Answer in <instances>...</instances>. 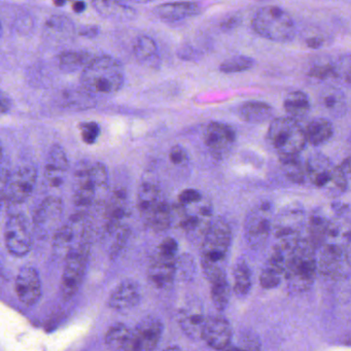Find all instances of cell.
<instances>
[{"mask_svg":"<svg viewBox=\"0 0 351 351\" xmlns=\"http://www.w3.org/2000/svg\"><path fill=\"white\" fill-rule=\"evenodd\" d=\"M82 89L95 96H108L122 89L125 71L118 59L108 55L94 57L80 77Z\"/></svg>","mask_w":351,"mask_h":351,"instance_id":"1","label":"cell"},{"mask_svg":"<svg viewBox=\"0 0 351 351\" xmlns=\"http://www.w3.org/2000/svg\"><path fill=\"white\" fill-rule=\"evenodd\" d=\"M232 241L231 227L227 221L213 219L201 243V267L209 281L225 273V263Z\"/></svg>","mask_w":351,"mask_h":351,"instance_id":"2","label":"cell"},{"mask_svg":"<svg viewBox=\"0 0 351 351\" xmlns=\"http://www.w3.org/2000/svg\"><path fill=\"white\" fill-rule=\"evenodd\" d=\"M316 250L306 238H301L287 252L285 278L291 293L309 291L317 275Z\"/></svg>","mask_w":351,"mask_h":351,"instance_id":"3","label":"cell"},{"mask_svg":"<svg viewBox=\"0 0 351 351\" xmlns=\"http://www.w3.org/2000/svg\"><path fill=\"white\" fill-rule=\"evenodd\" d=\"M110 189L106 165L99 162L77 165L73 182V201L79 207H89Z\"/></svg>","mask_w":351,"mask_h":351,"instance_id":"4","label":"cell"},{"mask_svg":"<svg viewBox=\"0 0 351 351\" xmlns=\"http://www.w3.org/2000/svg\"><path fill=\"white\" fill-rule=\"evenodd\" d=\"M252 26L258 36L271 42H291L295 36L293 17L276 5L261 8L252 19Z\"/></svg>","mask_w":351,"mask_h":351,"instance_id":"5","label":"cell"},{"mask_svg":"<svg viewBox=\"0 0 351 351\" xmlns=\"http://www.w3.org/2000/svg\"><path fill=\"white\" fill-rule=\"evenodd\" d=\"M267 141L278 154V157L300 156L308 143L305 128L289 117L276 118L271 122Z\"/></svg>","mask_w":351,"mask_h":351,"instance_id":"6","label":"cell"},{"mask_svg":"<svg viewBox=\"0 0 351 351\" xmlns=\"http://www.w3.org/2000/svg\"><path fill=\"white\" fill-rule=\"evenodd\" d=\"M304 223L305 211L302 205L291 203L281 208L273 221L275 245L289 252L301 239Z\"/></svg>","mask_w":351,"mask_h":351,"instance_id":"7","label":"cell"},{"mask_svg":"<svg viewBox=\"0 0 351 351\" xmlns=\"http://www.w3.org/2000/svg\"><path fill=\"white\" fill-rule=\"evenodd\" d=\"M273 204L261 201L252 207L244 219V238L252 250H258L266 245L273 231Z\"/></svg>","mask_w":351,"mask_h":351,"instance_id":"8","label":"cell"},{"mask_svg":"<svg viewBox=\"0 0 351 351\" xmlns=\"http://www.w3.org/2000/svg\"><path fill=\"white\" fill-rule=\"evenodd\" d=\"M38 171L32 165H23L1 176V197L8 204H22L36 188Z\"/></svg>","mask_w":351,"mask_h":351,"instance_id":"9","label":"cell"},{"mask_svg":"<svg viewBox=\"0 0 351 351\" xmlns=\"http://www.w3.org/2000/svg\"><path fill=\"white\" fill-rule=\"evenodd\" d=\"M88 241V227L83 215H77L53 236V252L57 258H65Z\"/></svg>","mask_w":351,"mask_h":351,"instance_id":"10","label":"cell"},{"mask_svg":"<svg viewBox=\"0 0 351 351\" xmlns=\"http://www.w3.org/2000/svg\"><path fill=\"white\" fill-rule=\"evenodd\" d=\"M89 254L90 244L88 243L71 252L65 260L60 287L61 295L64 301L73 299L79 291L87 270Z\"/></svg>","mask_w":351,"mask_h":351,"instance_id":"11","label":"cell"},{"mask_svg":"<svg viewBox=\"0 0 351 351\" xmlns=\"http://www.w3.org/2000/svg\"><path fill=\"white\" fill-rule=\"evenodd\" d=\"M32 228L27 219L21 213L10 215L5 221V242L10 254L24 256L29 254L34 243Z\"/></svg>","mask_w":351,"mask_h":351,"instance_id":"12","label":"cell"},{"mask_svg":"<svg viewBox=\"0 0 351 351\" xmlns=\"http://www.w3.org/2000/svg\"><path fill=\"white\" fill-rule=\"evenodd\" d=\"M345 242L346 237L341 233H328L326 241L319 248L317 258L318 273L324 277L334 278L342 270L345 260Z\"/></svg>","mask_w":351,"mask_h":351,"instance_id":"13","label":"cell"},{"mask_svg":"<svg viewBox=\"0 0 351 351\" xmlns=\"http://www.w3.org/2000/svg\"><path fill=\"white\" fill-rule=\"evenodd\" d=\"M63 202L58 197H47L34 215V232L36 237L46 239L54 236L62 227Z\"/></svg>","mask_w":351,"mask_h":351,"instance_id":"14","label":"cell"},{"mask_svg":"<svg viewBox=\"0 0 351 351\" xmlns=\"http://www.w3.org/2000/svg\"><path fill=\"white\" fill-rule=\"evenodd\" d=\"M162 332L163 324L161 320L147 316L133 328L125 351H154L159 344Z\"/></svg>","mask_w":351,"mask_h":351,"instance_id":"15","label":"cell"},{"mask_svg":"<svg viewBox=\"0 0 351 351\" xmlns=\"http://www.w3.org/2000/svg\"><path fill=\"white\" fill-rule=\"evenodd\" d=\"M204 143L215 159L223 160L231 153L235 145V130L226 123H209L205 130Z\"/></svg>","mask_w":351,"mask_h":351,"instance_id":"16","label":"cell"},{"mask_svg":"<svg viewBox=\"0 0 351 351\" xmlns=\"http://www.w3.org/2000/svg\"><path fill=\"white\" fill-rule=\"evenodd\" d=\"M16 293L20 302L34 306L42 295V282L38 271L32 267H23L16 278Z\"/></svg>","mask_w":351,"mask_h":351,"instance_id":"17","label":"cell"},{"mask_svg":"<svg viewBox=\"0 0 351 351\" xmlns=\"http://www.w3.org/2000/svg\"><path fill=\"white\" fill-rule=\"evenodd\" d=\"M69 170V161L64 149L59 145H53L45 165V180L52 188H60L66 180Z\"/></svg>","mask_w":351,"mask_h":351,"instance_id":"18","label":"cell"},{"mask_svg":"<svg viewBox=\"0 0 351 351\" xmlns=\"http://www.w3.org/2000/svg\"><path fill=\"white\" fill-rule=\"evenodd\" d=\"M306 174L309 182L320 190L326 191L334 178L336 166L322 153H315L305 163Z\"/></svg>","mask_w":351,"mask_h":351,"instance_id":"19","label":"cell"},{"mask_svg":"<svg viewBox=\"0 0 351 351\" xmlns=\"http://www.w3.org/2000/svg\"><path fill=\"white\" fill-rule=\"evenodd\" d=\"M232 330L231 324L223 316H209L205 322L203 328L202 339L215 350L221 349L231 345Z\"/></svg>","mask_w":351,"mask_h":351,"instance_id":"20","label":"cell"},{"mask_svg":"<svg viewBox=\"0 0 351 351\" xmlns=\"http://www.w3.org/2000/svg\"><path fill=\"white\" fill-rule=\"evenodd\" d=\"M178 271L176 256H165L157 252L147 271L149 281L158 289H167L173 283Z\"/></svg>","mask_w":351,"mask_h":351,"instance_id":"21","label":"cell"},{"mask_svg":"<svg viewBox=\"0 0 351 351\" xmlns=\"http://www.w3.org/2000/svg\"><path fill=\"white\" fill-rule=\"evenodd\" d=\"M287 252L282 248L275 245L272 252L269 256L262 273H261V285L264 289H272L280 285L281 280L285 278V261Z\"/></svg>","mask_w":351,"mask_h":351,"instance_id":"22","label":"cell"},{"mask_svg":"<svg viewBox=\"0 0 351 351\" xmlns=\"http://www.w3.org/2000/svg\"><path fill=\"white\" fill-rule=\"evenodd\" d=\"M207 316L203 313L200 304L194 302L180 309L178 313V322L182 332L193 340L202 339L203 328L206 322Z\"/></svg>","mask_w":351,"mask_h":351,"instance_id":"23","label":"cell"},{"mask_svg":"<svg viewBox=\"0 0 351 351\" xmlns=\"http://www.w3.org/2000/svg\"><path fill=\"white\" fill-rule=\"evenodd\" d=\"M199 3L192 1H180V3H165L157 5L154 13L160 20L168 23L182 21L188 18L194 17L200 13Z\"/></svg>","mask_w":351,"mask_h":351,"instance_id":"24","label":"cell"},{"mask_svg":"<svg viewBox=\"0 0 351 351\" xmlns=\"http://www.w3.org/2000/svg\"><path fill=\"white\" fill-rule=\"evenodd\" d=\"M141 301V287L133 280L121 282L110 293L108 306L114 310L130 309Z\"/></svg>","mask_w":351,"mask_h":351,"instance_id":"25","label":"cell"},{"mask_svg":"<svg viewBox=\"0 0 351 351\" xmlns=\"http://www.w3.org/2000/svg\"><path fill=\"white\" fill-rule=\"evenodd\" d=\"M128 215V201H127L126 191L123 189L112 192V196L108 201L106 219V229L114 232L123 227L122 223Z\"/></svg>","mask_w":351,"mask_h":351,"instance_id":"26","label":"cell"},{"mask_svg":"<svg viewBox=\"0 0 351 351\" xmlns=\"http://www.w3.org/2000/svg\"><path fill=\"white\" fill-rule=\"evenodd\" d=\"M332 221L320 210H315L308 219V236L306 239L315 248L319 250L328 238Z\"/></svg>","mask_w":351,"mask_h":351,"instance_id":"27","label":"cell"},{"mask_svg":"<svg viewBox=\"0 0 351 351\" xmlns=\"http://www.w3.org/2000/svg\"><path fill=\"white\" fill-rule=\"evenodd\" d=\"M133 55L141 64L157 69L161 63L157 44L153 38L147 36H141L133 45Z\"/></svg>","mask_w":351,"mask_h":351,"instance_id":"28","label":"cell"},{"mask_svg":"<svg viewBox=\"0 0 351 351\" xmlns=\"http://www.w3.org/2000/svg\"><path fill=\"white\" fill-rule=\"evenodd\" d=\"M306 139L312 147H320L334 136L332 123L326 118H316L310 121L305 128Z\"/></svg>","mask_w":351,"mask_h":351,"instance_id":"29","label":"cell"},{"mask_svg":"<svg viewBox=\"0 0 351 351\" xmlns=\"http://www.w3.org/2000/svg\"><path fill=\"white\" fill-rule=\"evenodd\" d=\"M238 116L250 124H261L272 118L273 108L266 102L252 100L244 102L238 108Z\"/></svg>","mask_w":351,"mask_h":351,"instance_id":"30","label":"cell"},{"mask_svg":"<svg viewBox=\"0 0 351 351\" xmlns=\"http://www.w3.org/2000/svg\"><path fill=\"white\" fill-rule=\"evenodd\" d=\"M283 108L289 118L300 122L309 114L311 104L307 94L303 91H293L285 96L283 100Z\"/></svg>","mask_w":351,"mask_h":351,"instance_id":"31","label":"cell"},{"mask_svg":"<svg viewBox=\"0 0 351 351\" xmlns=\"http://www.w3.org/2000/svg\"><path fill=\"white\" fill-rule=\"evenodd\" d=\"M319 101L324 110L335 118H341L346 114V97L344 93L337 88L328 87L322 90Z\"/></svg>","mask_w":351,"mask_h":351,"instance_id":"32","label":"cell"},{"mask_svg":"<svg viewBox=\"0 0 351 351\" xmlns=\"http://www.w3.org/2000/svg\"><path fill=\"white\" fill-rule=\"evenodd\" d=\"M92 5L98 14L108 19L126 21V20L132 19L136 15V12L133 10V8L121 1H99L98 0V1H93Z\"/></svg>","mask_w":351,"mask_h":351,"instance_id":"33","label":"cell"},{"mask_svg":"<svg viewBox=\"0 0 351 351\" xmlns=\"http://www.w3.org/2000/svg\"><path fill=\"white\" fill-rule=\"evenodd\" d=\"M147 227L155 232H164L169 229L173 221V209L165 201H161L155 208L143 217Z\"/></svg>","mask_w":351,"mask_h":351,"instance_id":"34","label":"cell"},{"mask_svg":"<svg viewBox=\"0 0 351 351\" xmlns=\"http://www.w3.org/2000/svg\"><path fill=\"white\" fill-rule=\"evenodd\" d=\"M93 58L91 53L86 51H65L59 55V69L67 73L83 71Z\"/></svg>","mask_w":351,"mask_h":351,"instance_id":"35","label":"cell"},{"mask_svg":"<svg viewBox=\"0 0 351 351\" xmlns=\"http://www.w3.org/2000/svg\"><path fill=\"white\" fill-rule=\"evenodd\" d=\"M161 201H163L161 199V193L156 184L151 182L141 184L137 194V207L143 217L155 208Z\"/></svg>","mask_w":351,"mask_h":351,"instance_id":"36","label":"cell"},{"mask_svg":"<svg viewBox=\"0 0 351 351\" xmlns=\"http://www.w3.org/2000/svg\"><path fill=\"white\" fill-rule=\"evenodd\" d=\"M234 293L239 298L245 297L252 289V272L244 258H239L233 269Z\"/></svg>","mask_w":351,"mask_h":351,"instance_id":"37","label":"cell"},{"mask_svg":"<svg viewBox=\"0 0 351 351\" xmlns=\"http://www.w3.org/2000/svg\"><path fill=\"white\" fill-rule=\"evenodd\" d=\"M281 169L287 176L289 182L295 184H302L305 182L307 174H306V166L302 162L300 156H287V157H279Z\"/></svg>","mask_w":351,"mask_h":351,"instance_id":"38","label":"cell"},{"mask_svg":"<svg viewBox=\"0 0 351 351\" xmlns=\"http://www.w3.org/2000/svg\"><path fill=\"white\" fill-rule=\"evenodd\" d=\"M211 283V299L213 305L217 310L223 311L227 308L231 297V289H230L229 281H228L226 273H221L219 276L210 280Z\"/></svg>","mask_w":351,"mask_h":351,"instance_id":"39","label":"cell"},{"mask_svg":"<svg viewBox=\"0 0 351 351\" xmlns=\"http://www.w3.org/2000/svg\"><path fill=\"white\" fill-rule=\"evenodd\" d=\"M132 330L124 324H116L108 328L106 335V345L112 350L125 351L129 340H130Z\"/></svg>","mask_w":351,"mask_h":351,"instance_id":"40","label":"cell"},{"mask_svg":"<svg viewBox=\"0 0 351 351\" xmlns=\"http://www.w3.org/2000/svg\"><path fill=\"white\" fill-rule=\"evenodd\" d=\"M63 106L67 110H85L96 106L95 97L83 89L80 91H67L63 96Z\"/></svg>","mask_w":351,"mask_h":351,"instance_id":"41","label":"cell"},{"mask_svg":"<svg viewBox=\"0 0 351 351\" xmlns=\"http://www.w3.org/2000/svg\"><path fill=\"white\" fill-rule=\"evenodd\" d=\"M254 64H256V61L254 60V58L240 55V56L232 57V58L223 61L219 65V71L226 73V75L243 73V71L252 69Z\"/></svg>","mask_w":351,"mask_h":351,"instance_id":"42","label":"cell"},{"mask_svg":"<svg viewBox=\"0 0 351 351\" xmlns=\"http://www.w3.org/2000/svg\"><path fill=\"white\" fill-rule=\"evenodd\" d=\"M348 178L345 176L344 172L341 170V168L339 166H336L334 178H332L328 188L324 191V194L326 196L332 197V198H337V197L341 196L348 189Z\"/></svg>","mask_w":351,"mask_h":351,"instance_id":"43","label":"cell"},{"mask_svg":"<svg viewBox=\"0 0 351 351\" xmlns=\"http://www.w3.org/2000/svg\"><path fill=\"white\" fill-rule=\"evenodd\" d=\"M82 139L86 145H94L100 136V126L96 122H82L79 124Z\"/></svg>","mask_w":351,"mask_h":351,"instance_id":"44","label":"cell"},{"mask_svg":"<svg viewBox=\"0 0 351 351\" xmlns=\"http://www.w3.org/2000/svg\"><path fill=\"white\" fill-rule=\"evenodd\" d=\"M308 75L317 81H328V80H337L336 67L334 63L330 64L314 65L310 69Z\"/></svg>","mask_w":351,"mask_h":351,"instance_id":"45","label":"cell"},{"mask_svg":"<svg viewBox=\"0 0 351 351\" xmlns=\"http://www.w3.org/2000/svg\"><path fill=\"white\" fill-rule=\"evenodd\" d=\"M261 340L252 330H244L238 339V348L241 351H261Z\"/></svg>","mask_w":351,"mask_h":351,"instance_id":"46","label":"cell"},{"mask_svg":"<svg viewBox=\"0 0 351 351\" xmlns=\"http://www.w3.org/2000/svg\"><path fill=\"white\" fill-rule=\"evenodd\" d=\"M336 67L337 80H340L343 84L351 87V55L342 57L337 63H334Z\"/></svg>","mask_w":351,"mask_h":351,"instance_id":"47","label":"cell"},{"mask_svg":"<svg viewBox=\"0 0 351 351\" xmlns=\"http://www.w3.org/2000/svg\"><path fill=\"white\" fill-rule=\"evenodd\" d=\"M202 200V194L196 189H186L178 196V204L184 207L199 204Z\"/></svg>","mask_w":351,"mask_h":351,"instance_id":"48","label":"cell"},{"mask_svg":"<svg viewBox=\"0 0 351 351\" xmlns=\"http://www.w3.org/2000/svg\"><path fill=\"white\" fill-rule=\"evenodd\" d=\"M169 160L173 165L184 166L189 163V155L182 145H174L169 152Z\"/></svg>","mask_w":351,"mask_h":351,"instance_id":"49","label":"cell"},{"mask_svg":"<svg viewBox=\"0 0 351 351\" xmlns=\"http://www.w3.org/2000/svg\"><path fill=\"white\" fill-rule=\"evenodd\" d=\"M178 242L174 238L168 237L164 239L158 247V252L165 256H176L178 252Z\"/></svg>","mask_w":351,"mask_h":351,"instance_id":"50","label":"cell"},{"mask_svg":"<svg viewBox=\"0 0 351 351\" xmlns=\"http://www.w3.org/2000/svg\"><path fill=\"white\" fill-rule=\"evenodd\" d=\"M178 269L182 270V276L190 277L195 270L194 261L189 256H182V258L180 256L178 262Z\"/></svg>","mask_w":351,"mask_h":351,"instance_id":"51","label":"cell"},{"mask_svg":"<svg viewBox=\"0 0 351 351\" xmlns=\"http://www.w3.org/2000/svg\"><path fill=\"white\" fill-rule=\"evenodd\" d=\"M241 24V17L238 15H232L226 18L221 23V28L223 32H232Z\"/></svg>","mask_w":351,"mask_h":351,"instance_id":"52","label":"cell"},{"mask_svg":"<svg viewBox=\"0 0 351 351\" xmlns=\"http://www.w3.org/2000/svg\"><path fill=\"white\" fill-rule=\"evenodd\" d=\"M12 108H13V102H12L11 98L5 92H1V96H0V110H1V114H8L12 110Z\"/></svg>","mask_w":351,"mask_h":351,"instance_id":"53","label":"cell"},{"mask_svg":"<svg viewBox=\"0 0 351 351\" xmlns=\"http://www.w3.org/2000/svg\"><path fill=\"white\" fill-rule=\"evenodd\" d=\"M339 167L341 168L343 172H344L345 176L347 178H350L351 180V141H350V147H349V152L347 154L345 159L343 160L342 163L339 165Z\"/></svg>","mask_w":351,"mask_h":351,"instance_id":"54","label":"cell"},{"mask_svg":"<svg viewBox=\"0 0 351 351\" xmlns=\"http://www.w3.org/2000/svg\"><path fill=\"white\" fill-rule=\"evenodd\" d=\"M99 34V28L95 25H89L84 27L83 29L80 32V34L84 38H94Z\"/></svg>","mask_w":351,"mask_h":351,"instance_id":"55","label":"cell"},{"mask_svg":"<svg viewBox=\"0 0 351 351\" xmlns=\"http://www.w3.org/2000/svg\"><path fill=\"white\" fill-rule=\"evenodd\" d=\"M324 42V38H320V36H312V38H307L306 44L309 48L317 50V49L322 48Z\"/></svg>","mask_w":351,"mask_h":351,"instance_id":"56","label":"cell"},{"mask_svg":"<svg viewBox=\"0 0 351 351\" xmlns=\"http://www.w3.org/2000/svg\"><path fill=\"white\" fill-rule=\"evenodd\" d=\"M345 262L351 266V231L349 233L348 237H347L346 242H345Z\"/></svg>","mask_w":351,"mask_h":351,"instance_id":"57","label":"cell"},{"mask_svg":"<svg viewBox=\"0 0 351 351\" xmlns=\"http://www.w3.org/2000/svg\"><path fill=\"white\" fill-rule=\"evenodd\" d=\"M86 7L87 5L84 1H75V3H71V9L75 14H82L85 12Z\"/></svg>","mask_w":351,"mask_h":351,"instance_id":"58","label":"cell"},{"mask_svg":"<svg viewBox=\"0 0 351 351\" xmlns=\"http://www.w3.org/2000/svg\"><path fill=\"white\" fill-rule=\"evenodd\" d=\"M332 210H335V213H338V215H342L345 210L348 209V205L344 204L342 202H335L332 204Z\"/></svg>","mask_w":351,"mask_h":351,"instance_id":"59","label":"cell"},{"mask_svg":"<svg viewBox=\"0 0 351 351\" xmlns=\"http://www.w3.org/2000/svg\"><path fill=\"white\" fill-rule=\"evenodd\" d=\"M219 351H241L237 346H232V345H229V346L226 347V348L221 349Z\"/></svg>","mask_w":351,"mask_h":351,"instance_id":"60","label":"cell"},{"mask_svg":"<svg viewBox=\"0 0 351 351\" xmlns=\"http://www.w3.org/2000/svg\"><path fill=\"white\" fill-rule=\"evenodd\" d=\"M162 351H182V350H180V349L178 348V347L170 346V347H167V348L164 349V350H162Z\"/></svg>","mask_w":351,"mask_h":351,"instance_id":"61","label":"cell"},{"mask_svg":"<svg viewBox=\"0 0 351 351\" xmlns=\"http://www.w3.org/2000/svg\"><path fill=\"white\" fill-rule=\"evenodd\" d=\"M65 3H66L65 1H55L54 5H56V7H62Z\"/></svg>","mask_w":351,"mask_h":351,"instance_id":"62","label":"cell"}]
</instances>
